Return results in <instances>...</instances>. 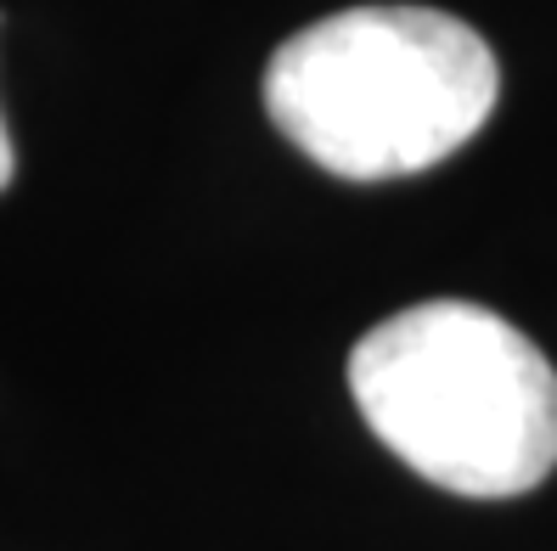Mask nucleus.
Listing matches in <instances>:
<instances>
[{"mask_svg":"<svg viewBox=\"0 0 557 551\" xmlns=\"http://www.w3.org/2000/svg\"><path fill=\"white\" fill-rule=\"evenodd\" d=\"M502 96L479 28L429 7H349L299 28L265 68V108L310 164L395 180L468 147Z\"/></svg>","mask_w":557,"mask_h":551,"instance_id":"f257e3e1","label":"nucleus"},{"mask_svg":"<svg viewBox=\"0 0 557 551\" xmlns=\"http://www.w3.org/2000/svg\"><path fill=\"white\" fill-rule=\"evenodd\" d=\"M367 428L440 490L502 501L557 467V372L512 321L468 299H429L349 354Z\"/></svg>","mask_w":557,"mask_h":551,"instance_id":"f03ea898","label":"nucleus"},{"mask_svg":"<svg viewBox=\"0 0 557 551\" xmlns=\"http://www.w3.org/2000/svg\"><path fill=\"white\" fill-rule=\"evenodd\" d=\"M12 170H17L12 164V136H7V118H0V191L12 186Z\"/></svg>","mask_w":557,"mask_h":551,"instance_id":"7ed1b4c3","label":"nucleus"}]
</instances>
